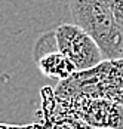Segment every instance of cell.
<instances>
[{"mask_svg":"<svg viewBox=\"0 0 123 129\" xmlns=\"http://www.w3.org/2000/svg\"><path fill=\"white\" fill-rule=\"evenodd\" d=\"M108 2H110L114 19H116V22L123 34V0H108Z\"/></svg>","mask_w":123,"mask_h":129,"instance_id":"8992f818","label":"cell"},{"mask_svg":"<svg viewBox=\"0 0 123 129\" xmlns=\"http://www.w3.org/2000/svg\"><path fill=\"white\" fill-rule=\"evenodd\" d=\"M73 24L95 40L102 58L120 59L123 53V34L117 25L108 0H68Z\"/></svg>","mask_w":123,"mask_h":129,"instance_id":"6da1fadb","label":"cell"},{"mask_svg":"<svg viewBox=\"0 0 123 129\" xmlns=\"http://www.w3.org/2000/svg\"><path fill=\"white\" fill-rule=\"evenodd\" d=\"M56 49L65 55L77 71H89L102 62L98 45L86 31L74 24H61L55 30Z\"/></svg>","mask_w":123,"mask_h":129,"instance_id":"7a4b0ae2","label":"cell"},{"mask_svg":"<svg viewBox=\"0 0 123 129\" xmlns=\"http://www.w3.org/2000/svg\"><path fill=\"white\" fill-rule=\"evenodd\" d=\"M70 116L97 129H123V104L104 98H77Z\"/></svg>","mask_w":123,"mask_h":129,"instance_id":"3957f363","label":"cell"},{"mask_svg":"<svg viewBox=\"0 0 123 129\" xmlns=\"http://www.w3.org/2000/svg\"><path fill=\"white\" fill-rule=\"evenodd\" d=\"M46 129H97L76 116H64L50 123Z\"/></svg>","mask_w":123,"mask_h":129,"instance_id":"5b68a950","label":"cell"},{"mask_svg":"<svg viewBox=\"0 0 123 129\" xmlns=\"http://www.w3.org/2000/svg\"><path fill=\"white\" fill-rule=\"evenodd\" d=\"M34 61H36L37 68L40 70V73L49 79L65 82L77 73L76 65L65 55H62L59 51L48 52V53L39 56Z\"/></svg>","mask_w":123,"mask_h":129,"instance_id":"277c9868","label":"cell"}]
</instances>
